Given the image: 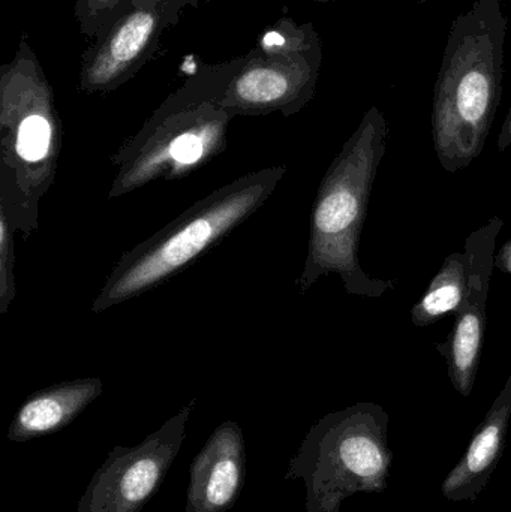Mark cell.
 I'll return each mask as SVG.
<instances>
[{
	"mask_svg": "<svg viewBox=\"0 0 511 512\" xmlns=\"http://www.w3.org/2000/svg\"><path fill=\"white\" fill-rule=\"evenodd\" d=\"M186 512V511H185Z\"/></svg>",
	"mask_w": 511,
	"mask_h": 512,
	"instance_id": "cell-19",
	"label": "cell"
},
{
	"mask_svg": "<svg viewBox=\"0 0 511 512\" xmlns=\"http://www.w3.org/2000/svg\"><path fill=\"white\" fill-rule=\"evenodd\" d=\"M495 264L500 267V270L511 274V242L507 243L500 255L495 258Z\"/></svg>",
	"mask_w": 511,
	"mask_h": 512,
	"instance_id": "cell-16",
	"label": "cell"
},
{
	"mask_svg": "<svg viewBox=\"0 0 511 512\" xmlns=\"http://www.w3.org/2000/svg\"><path fill=\"white\" fill-rule=\"evenodd\" d=\"M489 289H467L464 304L455 312V324L446 342L438 345L447 360L450 382L462 397H470L485 345L486 304Z\"/></svg>",
	"mask_w": 511,
	"mask_h": 512,
	"instance_id": "cell-10",
	"label": "cell"
},
{
	"mask_svg": "<svg viewBox=\"0 0 511 512\" xmlns=\"http://www.w3.org/2000/svg\"><path fill=\"white\" fill-rule=\"evenodd\" d=\"M246 478L242 427L219 424L189 468L186 512H228L236 505Z\"/></svg>",
	"mask_w": 511,
	"mask_h": 512,
	"instance_id": "cell-7",
	"label": "cell"
},
{
	"mask_svg": "<svg viewBox=\"0 0 511 512\" xmlns=\"http://www.w3.org/2000/svg\"><path fill=\"white\" fill-rule=\"evenodd\" d=\"M264 44H266L267 47H275V45H284L285 39L284 36L279 35V33L272 32L269 33V35H266V38H264Z\"/></svg>",
	"mask_w": 511,
	"mask_h": 512,
	"instance_id": "cell-17",
	"label": "cell"
},
{
	"mask_svg": "<svg viewBox=\"0 0 511 512\" xmlns=\"http://www.w3.org/2000/svg\"><path fill=\"white\" fill-rule=\"evenodd\" d=\"M14 225L0 209V315H6L17 295V280H15V243Z\"/></svg>",
	"mask_w": 511,
	"mask_h": 512,
	"instance_id": "cell-13",
	"label": "cell"
},
{
	"mask_svg": "<svg viewBox=\"0 0 511 512\" xmlns=\"http://www.w3.org/2000/svg\"><path fill=\"white\" fill-rule=\"evenodd\" d=\"M225 123L218 117L179 120L155 129L111 156L117 165L108 198L123 197L156 180H180L225 150Z\"/></svg>",
	"mask_w": 511,
	"mask_h": 512,
	"instance_id": "cell-6",
	"label": "cell"
},
{
	"mask_svg": "<svg viewBox=\"0 0 511 512\" xmlns=\"http://www.w3.org/2000/svg\"><path fill=\"white\" fill-rule=\"evenodd\" d=\"M387 137L386 117L372 107L321 180L312 206L305 267L297 279L302 294L330 274H338L345 291L359 297L380 298L395 289L392 280L369 276L359 261L360 236Z\"/></svg>",
	"mask_w": 511,
	"mask_h": 512,
	"instance_id": "cell-2",
	"label": "cell"
},
{
	"mask_svg": "<svg viewBox=\"0 0 511 512\" xmlns=\"http://www.w3.org/2000/svg\"><path fill=\"white\" fill-rule=\"evenodd\" d=\"M389 426L383 406L360 402L309 429L285 474L305 483V512H339L357 493L386 492L393 465Z\"/></svg>",
	"mask_w": 511,
	"mask_h": 512,
	"instance_id": "cell-4",
	"label": "cell"
},
{
	"mask_svg": "<svg viewBox=\"0 0 511 512\" xmlns=\"http://www.w3.org/2000/svg\"><path fill=\"white\" fill-rule=\"evenodd\" d=\"M104 391L98 376L60 382L30 394L12 418L11 442H29L60 432L77 420Z\"/></svg>",
	"mask_w": 511,
	"mask_h": 512,
	"instance_id": "cell-9",
	"label": "cell"
},
{
	"mask_svg": "<svg viewBox=\"0 0 511 512\" xmlns=\"http://www.w3.org/2000/svg\"><path fill=\"white\" fill-rule=\"evenodd\" d=\"M509 147H511V107L506 120H504L500 135H498V150L506 152Z\"/></svg>",
	"mask_w": 511,
	"mask_h": 512,
	"instance_id": "cell-15",
	"label": "cell"
},
{
	"mask_svg": "<svg viewBox=\"0 0 511 512\" xmlns=\"http://www.w3.org/2000/svg\"><path fill=\"white\" fill-rule=\"evenodd\" d=\"M285 167L248 173L192 204L149 239L120 256L92 303L102 313L185 270L251 218L278 188Z\"/></svg>",
	"mask_w": 511,
	"mask_h": 512,
	"instance_id": "cell-3",
	"label": "cell"
},
{
	"mask_svg": "<svg viewBox=\"0 0 511 512\" xmlns=\"http://www.w3.org/2000/svg\"><path fill=\"white\" fill-rule=\"evenodd\" d=\"M507 27L500 0H476L450 26L432 104V140L447 173L485 149L503 95Z\"/></svg>",
	"mask_w": 511,
	"mask_h": 512,
	"instance_id": "cell-1",
	"label": "cell"
},
{
	"mask_svg": "<svg viewBox=\"0 0 511 512\" xmlns=\"http://www.w3.org/2000/svg\"><path fill=\"white\" fill-rule=\"evenodd\" d=\"M510 421L511 373L461 460L441 484V493L447 501L476 502L479 499L503 457Z\"/></svg>",
	"mask_w": 511,
	"mask_h": 512,
	"instance_id": "cell-8",
	"label": "cell"
},
{
	"mask_svg": "<svg viewBox=\"0 0 511 512\" xmlns=\"http://www.w3.org/2000/svg\"><path fill=\"white\" fill-rule=\"evenodd\" d=\"M467 298V261L464 252H453L444 259L426 294L411 309L416 327L435 324L447 313H455Z\"/></svg>",
	"mask_w": 511,
	"mask_h": 512,
	"instance_id": "cell-11",
	"label": "cell"
},
{
	"mask_svg": "<svg viewBox=\"0 0 511 512\" xmlns=\"http://www.w3.org/2000/svg\"><path fill=\"white\" fill-rule=\"evenodd\" d=\"M195 403L192 399L135 447H114L84 489L77 512L143 511L179 456Z\"/></svg>",
	"mask_w": 511,
	"mask_h": 512,
	"instance_id": "cell-5",
	"label": "cell"
},
{
	"mask_svg": "<svg viewBox=\"0 0 511 512\" xmlns=\"http://www.w3.org/2000/svg\"><path fill=\"white\" fill-rule=\"evenodd\" d=\"M153 23L155 21L152 15L147 12H137L132 15L111 41V56L117 62H128L134 59L149 39Z\"/></svg>",
	"mask_w": 511,
	"mask_h": 512,
	"instance_id": "cell-14",
	"label": "cell"
},
{
	"mask_svg": "<svg viewBox=\"0 0 511 512\" xmlns=\"http://www.w3.org/2000/svg\"><path fill=\"white\" fill-rule=\"evenodd\" d=\"M417 2H419V3H426V2H428V0H417Z\"/></svg>",
	"mask_w": 511,
	"mask_h": 512,
	"instance_id": "cell-18",
	"label": "cell"
},
{
	"mask_svg": "<svg viewBox=\"0 0 511 512\" xmlns=\"http://www.w3.org/2000/svg\"><path fill=\"white\" fill-rule=\"evenodd\" d=\"M290 93V80L275 69L246 72L234 86V96L246 107H270L284 101Z\"/></svg>",
	"mask_w": 511,
	"mask_h": 512,
	"instance_id": "cell-12",
	"label": "cell"
}]
</instances>
